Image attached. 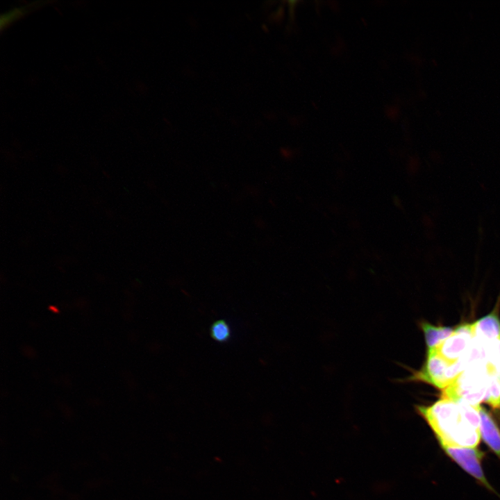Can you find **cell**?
<instances>
[{
  "label": "cell",
  "instance_id": "5",
  "mask_svg": "<svg viewBox=\"0 0 500 500\" xmlns=\"http://www.w3.org/2000/svg\"><path fill=\"white\" fill-rule=\"evenodd\" d=\"M474 334L472 324H463L457 327L453 333L433 348L438 353L449 363L460 359L471 346Z\"/></svg>",
  "mask_w": 500,
  "mask_h": 500
},
{
  "label": "cell",
  "instance_id": "8",
  "mask_svg": "<svg viewBox=\"0 0 500 500\" xmlns=\"http://www.w3.org/2000/svg\"><path fill=\"white\" fill-rule=\"evenodd\" d=\"M421 328L424 333L427 349L438 347L450 337L455 329L451 327L438 326L428 322H422Z\"/></svg>",
  "mask_w": 500,
  "mask_h": 500
},
{
  "label": "cell",
  "instance_id": "4",
  "mask_svg": "<svg viewBox=\"0 0 500 500\" xmlns=\"http://www.w3.org/2000/svg\"><path fill=\"white\" fill-rule=\"evenodd\" d=\"M442 449L447 455L465 471L483 485L493 490L482 469L481 460L483 457L482 451L476 447H442Z\"/></svg>",
  "mask_w": 500,
  "mask_h": 500
},
{
  "label": "cell",
  "instance_id": "10",
  "mask_svg": "<svg viewBox=\"0 0 500 500\" xmlns=\"http://www.w3.org/2000/svg\"><path fill=\"white\" fill-rule=\"evenodd\" d=\"M485 402L496 409H500V374L491 375Z\"/></svg>",
  "mask_w": 500,
  "mask_h": 500
},
{
  "label": "cell",
  "instance_id": "3",
  "mask_svg": "<svg viewBox=\"0 0 500 500\" xmlns=\"http://www.w3.org/2000/svg\"><path fill=\"white\" fill-rule=\"evenodd\" d=\"M451 363L441 357L434 349H427L422 367L409 376V381H422L444 390L449 385L447 374Z\"/></svg>",
  "mask_w": 500,
  "mask_h": 500
},
{
  "label": "cell",
  "instance_id": "12",
  "mask_svg": "<svg viewBox=\"0 0 500 500\" xmlns=\"http://www.w3.org/2000/svg\"><path fill=\"white\" fill-rule=\"evenodd\" d=\"M24 11H26V10H25L23 7L15 8L7 12L6 13H4L1 17V28H4L5 26L10 24L12 22L17 19L20 16L23 15Z\"/></svg>",
  "mask_w": 500,
  "mask_h": 500
},
{
  "label": "cell",
  "instance_id": "11",
  "mask_svg": "<svg viewBox=\"0 0 500 500\" xmlns=\"http://www.w3.org/2000/svg\"><path fill=\"white\" fill-rule=\"evenodd\" d=\"M210 331L211 338L219 342H227L231 338L230 326L224 319L215 322Z\"/></svg>",
  "mask_w": 500,
  "mask_h": 500
},
{
  "label": "cell",
  "instance_id": "6",
  "mask_svg": "<svg viewBox=\"0 0 500 500\" xmlns=\"http://www.w3.org/2000/svg\"><path fill=\"white\" fill-rule=\"evenodd\" d=\"M481 435L485 444L500 458V431L487 410L479 406Z\"/></svg>",
  "mask_w": 500,
  "mask_h": 500
},
{
  "label": "cell",
  "instance_id": "2",
  "mask_svg": "<svg viewBox=\"0 0 500 500\" xmlns=\"http://www.w3.org/2000/svg\"><path fill=\"white\" fill-rule=\"evenodd\" d=\"M490 376L487 365H471L443 390L442 397L478 406L485 401Z\"/></svg>",
  "mask_w": 500,
  "mask_h": 500
},
{
  "label": "cell",
  "instance_id": "7",
  "mask_svg": "<svg viewBox=\"0 0 500 500\" xmlns=\"http://www.w3.org/2000/svg\"><path fill=\"white\" fill-rule=\"evenodd\" d=\"M474 336L492 342L500 339V319L494 312L490 313L472 324Z\"/></svg>",
  "mask_w": 500,
  "mask_h": 500
},
{
  "label": "cell",
  "instance_id": "1",
  "mask_svg": "<svg viewBox=\"0 0 500 500\" xmlns=\"http://www.w3.org/2000/svg\"><path fill=\"white\" fill-rule=\"evenodd\" d=\"M479 406L442 397L430 406L415 408L442 447H477L481 439Z\"/></svg>",
  "mask_w": 500,
  "mask_h": 500
},
{
  "label": "cell",
  "instance_id": "9",
  "mask_svg": "<svg viewBox=\"0 0 500 500\" xmlns=\"http://www.w3.org/2000/svg\"><path fill=\"white\" fill-rule=\"evenodd\" d=\"M487 360L490 374H500V339L488 342Z\"/></svg>",
  "mask_w": 500,
  "mask_h": 500
}]
</instances>
